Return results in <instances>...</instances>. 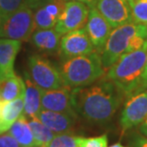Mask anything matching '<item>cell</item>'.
<instances>
[{
    "label": "cell",
    "instance_id": "6da1fadb",
    "mask_svg": "<svg viewBox=\"0 0 147 147\" xmlns=\"http://www.w3.org/2000/svg\"><path fill=\"white\" fill-rule=\"evenodd\" d=\"M74 107L91 122L110 121L121 103L123 95L108 79L72 91Z\"/></svg>",
    "mask_w": 147,
    "mask_h": 147
},
{
    "label": "cell",
    "instance_id": "7a4b0ae2",
    "mask_svg": "<svg viewBox=\"0 0 147 147\" xmlns=\"http://www.w3.org/2000/svg\"><path fill=\"white\" fill-rule=\"evenodd\" d=\"M146 54L147 40L142 48L122 55L108 68L106 78L127 98L142 91V76Z\"/></svg>",
    "mask_w": 147,
    "mask_h": 147
},
{
    "label": "cell",
    "instance_id": "3957f363",
    "mask_svg": "<svg viewBox=\"0 0 147 147\" xmlns=\"http://www.w3.org/2000/svg\"><path fill=\"white\" fill-rule=\"evenodd\" d=\"M146 40L147 25L131 22L115 28L100 53L104 69L110 68L122 55L142 48Z\"/></svg>",
    "mask_w": 147,
    "mask_h": 147
},
{
    "label": "cell",
    "instance_id": "277c9868",
    "mask_svg": "<svg viewBox=\"0 0 147 147\" xmlns=\"http://www.w3.org/2000/svg\"><path fill=\"white\" fill-rule=\"evenodd\" d=\"M59 72L65 86L80 88L98 81L104 76L105 69L102 65L100 54L93 52L89 55L62 60Z\"/></svg>",
    "mask_w": 147,
    "mask_h": 147
},
{
    "label": "cell",
    "instance_id": "5b68a950",
    "mask_svg": "<svg viewBox=\"0 0 147 147\" xmlns=\"http://www.w3.org/2000/svg\"><path fill=\"white\" fill-rule=\"evenodd\" d=\"M29 76L42 90H54L65 87L62 76L51 61L41 55H32L28 58Z\"/></svg>",
    "mask_w": 147,
    "mask_h": 147
},
{
    "label": "cell",
    "instance_id": "8992f818",
    "mask_svg": "<svg viewBox=\"0 0 147 147\" xmlns=\"http://www.w3.org/2000/svg\"><path fill=\"white\" fill-rule=\"evenodd\" d=\"M34 33V10L22 6L3 22L0 37L29 41Z\"/></svg>",
    "mask_w": 147,
    "mask_h": 147
},
{
    "label": "cell",
    "instance_id": "52a82bcc",
    "mask_svg": "<svg viewBox=\"0 0 147 147\" xmlns=\"http://www.w3.org/2000/svg\"><path fill=\"white\" fill-rule=\"evenodd\" d=\"M90 8L78 1H66L63 13L58 18L55 30L60 36L83 29L86 26Z\"/></svg>",
    "mask_w": 147,
    "mask_h": 147
},
{
    "label": "cell",
    "instance_id": "ba28073f",
    "mask_svg": "<svg viewBox=\"0 0 147 147\" xmlns=\"http://www.w3.org/2000/svg\"><path fill=\"white\" fill-rule=\"evenodd\" d=\"M146 117L147 90H143L129 96L123 107L119 119L122 133L136 126L142 125Z\"/></svg>",
    "mask_w": 147,
    "mask_h": 147
},
{
    "label": "cell",
    "instance_id": "9c48e42d",
    "mask_svg": "<svg viewBox=\"0 0 147 147\" xmlns=\"http://www.w3.org/2000/svg\"><path fill=\"white\" fill-rule=\"evenodd\" d=\"M96 52L85 28L63 34L60 39L58 54L62 60L89 55Z\"/></svg>",
    "mask_w": 147,
    "mask_h": 147
},
{
    "label": "cell",
    "instance_id": "30bf717a",
    "mask_svg": "<svg viewBox=\"0 0 147 147\" xmlns=\"http://www.w3.org/2000/svg\"><path fill=\"white\" fill-rule=\"evenodd\" d=\"M94 7L113 29L133 22L127 0H95Z\"/></svg>",
    "mask_w": 147,
    "mask_h": 147
},
{
    "label": "cell",
    "instance_id": "8fae6325",
    "mask_svg": "<svg viewBox=\"0 0 147 147\" xmlns=\"http://www.w3.org/2000/svg\"><path fill=\"white\" fill-rule=\"evenodd\" d=\"M41 105L42 109L63 113L76 119L78 117L74 107L72 91L67 86L59 89L42 90Z\"/></svg>",
    "mask_w": 147,
    "mask_h": 147
},
{
    "label": "cell",
    "instance_id": "7c38bea8",
    "mask_svg": "<svg viewBox=\"0 0 147 147\" xmlns=\"http://www.w3.org/2000/svg\"><path fill=\"white\" fill-rule=\"evenodd\" d=\"M111 29L112 27L110 24L98 13V11L95 7L90 8L85 30L89 36L95 51L98 54L102 52L106 44V41L112 32Z\"/></svg>",
    "mask_w": 147,
    "mask_h": 147
},
{
    "label": "cell",
    "instance_id": "4fadbf2b",
    "mask_svg": "<svg viewBox=\"0 0 147 147\" xmlns=\"http://www.w3.org/2000/svg\"><path fill=\"white\" fill-rule=\"evenodd\" d=\"M65 4V0H49L34 10V31L54 28Z\"/></svg>",
    "mask_w": 147,
    "mask_h": 147
},
{
    "label": "cell",
    "instance_id": "5bb4252c",
    "mask_svg": "<svg viewBox=\"0 0 147 147\" xmlns=\"http://www.w3.org/2000/svg\"><path fill=\"white\" fill-rule=\"evenodd\" d=\"M36 117L55 135L71 133L76 124V117L45 109L41 110Z\"/></svg>",
    "mask_w": 147,
    "mask_h": 147
},
{
    "label": "cell",
    "instance_id": "9a60e30c",
    "mask_svg": "<svg viewBox=\"0 0 147 147\" xmlns=\"http://www.w3.org/2000/svg\"><path fill=\"white\" fill-rule=\"evenodd\" d=\"M21 48V41L0 37V78L16 75L14 60Z\"/></svg>",
    "mask_w": 147,
    "mask_h": 147
},
{
    "label": "cell",
    "instance_id": "2e32d148",
    "mask_svg": "<svg viewBox=\"0 0 147 147\" xmlns=\"http://www.w3.org/2000/svg\"><path fill=\"white\" fill-rule=\"evenodd\" d=\"M61 36L55 30L51 29H40L34 31L31 36V42L38 51L48 54L58 53Z\"/></svg>",
    "mask_w": 147,
    "mask_h": 147
},
{
    "label": "cell",
    "instance_id": "e0dca14e",
    "mask_svg": "<svg viewBox=\"0 0 147 147\" xmlns=\"http://www.w3.org/2000/svg\"><path fill=\"white\" fill-rule=\"evenodd\" d=\"M24 113V96L11 101L1 102L0 106V135L4 134L11 125L23 116Z\"/></svg>",
    "mask_w": 147,
    "mask_h": 147
},
{
    "label": "cell",
    "instance_id": "ac0fdd59",
    "mask_svg": "<svg viewBox=\"0 0 147 147\" xmlns=\"http://www.w3.org/2000/svg\"><path fill=\"white\" fill-rule=\"evenodd\" d=\"M25 94H24V113L26 117H36L42 110L41 105V95L42 89L36 86L32 81L27 74L25 76Z\"/></svg>",
    "mask_w": 147,
    "mask_h": 147
},
{
    "label": "cell",
    "instance_id": "d6986e66",
    "mask_svg": "<svg viewBox=\"0 0 147 147\" xmlns=\"http://www.w3.org/2000/svg\"><path fill=\"white\" fill-rule=\"evenodd\" d=\"M25 94V81L22 78L13 75L0 78V102L11 101Z\"/></svg>",
    "mask_w": 147,
    "mask_h": 147
},
{
    "label": "cell",
    "instance_id": "ffe728a7",
    "mask_svg": "<svg viewBox=\"0 0 147 147\" xmlns=\"http://www.w3.org/2000/svg\"><path fill=\"white\" fill-rule=\"evenodd\" d=\"M8 133L22 147H38L29 121L24 115L21 116L8 130Z\"/></svg>",
    "mask_w": 147,
    "mask_h": 147
},
{
    "label": "cell",
    "instance_id": "44dd1931",
    "mask_svg": "<svg viewBox=\"0 0 147 147\" xmlns=\"http://www.w3.org/2000/svg\"><path fill=\"white\" fill-rule=\"evenodd\" d=\"M28 121L38 147H44L55 136L54 132L50 130L46 125H44L37 117L30 119V120H28Z\"/></svg>",
    "mask_w": 147,
    "mask_h": 147
},
{
    "label": "cell",
    "instance_id": "7402d4cb",
    "mask_svg": "<svg viewBox=\"0 0 147 147\" xmlns=\"http://www.w3.org/2000/svg\"><path fill=\"white\" fill-rule=\"evenodd\" d=\"M131 9L132 20L136 24L147 25V0H127Z\"/></svg>",
    "mask_w": 147,
    "mask_h": 147
},
{
    "label": "cell",
    "instance_id": "603a6c76",
    "mask_svg": "<svg viewBox=\"0 0 147 147\" xmlns=\"http://www.w3.org/2000/svg\"><path fill=\"white\" fill-rule=\"evenodd\" d=\"M78 138L70 133L57 134L44 147H78Z\"/></svg>",
    "mask_w": 147,
    "mask_h": 147
},
{
    "label": "cell",
    "instance_id": "cb8c5ba5",
    "mask_svg": "<svg viewBox=\"0 0 147 147\" xmlns=\"http://www.w3.org/2000/svg\"><path fill=\"white\" fill-rule=\"evenodd\" d=\"M25 2L26 0H0V16L3 20L19 10L25 5Z\"/></svg>",
    "mask_w": 147,
    "mask_h": 147
},
{
    "label": "cell",
    "instance_id": "d4e9b609",
    "mask_svg": "<svg viewBox=\"0 0 147 147\" xmlns=\"http://www.w3.org/2000/svg\"><path fill=\"white\" fill-rule=\"evenodd\" d=\"M107 135H101L98 137L92 138H78V147H107Z\"/></svg>",
    "mask_w": 147,
    "mask_h": 147
},
{
    "label": "cell",
    "instance_id": "484cf974",
    "mask_svg": "<svg viewBox=\"0 0 147 147\" xmlns=\"http://www.w3.org/2000/svg\"><path fill=\"white\" fill-rule=\"evenodd\" d=\"M0 147H22L10 134L0 135Z\"/></svg>",
    "mask_w": 147,
    "mask_h": 147
},
{
    "label": "cell",
    "instance_id": "4316f807",
    "mask_svg": "<svg viewBox=\"0 0 147 147\" xmlns=\"http://www.w3.org/2000/svg\"><path fill=\"white\" fill-rule=\"evenodd\" d=\"M130 147H147V138L142 135L136 134L131 138L129 142Z\"/></svg>",
    "mask_w": 147,
    "mask_h": 147
},
{
    "label": "cell",
    "instance_id": "83f0119b",
    "mask_svg": "<svg viewBox=\"0 0 147 147\" xmlns=\"http://www.w3.org/2000/svg\"><path fill=\"white\" fill-rule=\"evenodd\" d=\"M47 1H49V0H26L25 5L31 8L32 10H36L37 7H39L40 5L44 4Z\"/></svg>",
    "mask_w": 147,
    "mask_h": 147
},
{
    "label": "cell",
    "instance_id": "f1b7e54d",
    "mask_svg": "<svg viewBox=\"0 0 147 147\" xmlns=\"http://www.w3.org/2000/svg\"><path fill=\"white\" fill-rule=\"evenodd\" d=\"M143 90H147V54H146L144 69H143V73L142 76V91Z\"/></svg>",
    "mask_w": 147,
    "mask_h": 147
},
{
    "label": "cell",
    "instance_id": "f546056e",
    "mask_svg": "<svg viewBox=\"0 0 147 147\" xmlns=\"http://www.w3.org/2000/svg\"><path fill=\"white\" fill-rule=\"evenodd\" d=\"M65 1H78V2H82L84 4H86L89 8L94 7V3H95V0H65Z\"/></svg>",
    "mask_w": 147,
    "mask_h": 147
},
{
    "label": "cell",
    "instance_id": "4dcf8cb0",
    "mask_svg": "<svg viewBox=\"0 0 147 147\" xmlns=\"http://www.w3.org/2000/svg\"><path fill=\"white\" fill-rule=\"evenodd\" d=\"M140 132L147 138V123H142L140 126Z\"/></svg>",
    "mask_w": 147,
    "mask_h": 147
},
{
    "label": "cell",
    "instance_id": "1f68e13d",
    "mask_svg": "<svg viewBox=\"0 0 147 147\" xmlns=\"http://www.w3.org/2000/svg\"><path fill=\"white\" fill-rule=\"evenodd\" d=\"M109 147H125V146H123L122 144H120L119 142H117V143H115V144L111 145V146H109Z\"/></svg>",
    "mask_w": 147,
    "mask_h": 147
},
{
    "label": "cell",
    "instance_id": "d6a6232c",
    "mask_svg": "<svg viewBox=\"0 0 147 147\" xmlns=\"http://www.w3.org/2000/svg\"><path fill=\"white\" fill-rule=\"evenodd\" d=\"M3 22H4V20H3L2 16H0V32H1V29H2V25H3Z\"/></svg>",
    "mask_w": 147,
    "mask_h": 147
},
{
    "label": "cell",
    "instance_id": "836d02e7",
    "mask_svg": "<svg viewBox=\"0 0 147 147\" xmlns=\"http://www.w3.org/2000/svg\"><path fill=\"white\" fill-rule=\"evenodd\" d=\"M143 123H147V117H146V119L144 120V122H143Z\"/></svg>",
    "mask_w": 147,
    "mask_h": 147
}]
</instances>
